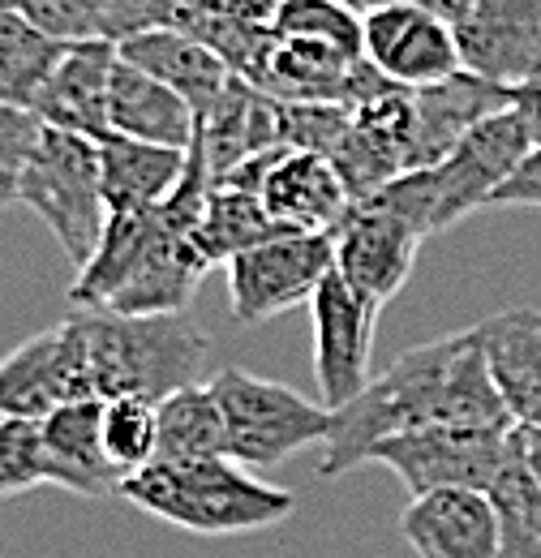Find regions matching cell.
<instances>
[{
	"label": "cell",
	"mask_w": 541,
	"mask_h": 558,
	"mask_svg": "<svg viewBox=\"0 0 541 558\" xmlns=\"http://www.w3.org/2000/svg\"><path fill=\"white\" fill-rule=\"evenodd\" d=\"M425 425H469V429L516 425L494 387L477 327L408 349L378 378H370L352 404L336 409L332 438L323 442L318 477L361 469L370 464V451L383 438Z\"/></svg>",
	"instance_id": "1"
},
{
	"label": "cell",
	"mask_w": 541,
	"mask_h": 558,
	"mask_svg": "<svg viewBox=\"0 0 541 558\" xmlns=\"http://www.w3.org/2000/svg\"><path fill=\"white\" fill-rule=\"evenodd\" d=\"M117 498L199 537L259 533V529H275L279 520L297 511L288 489L259 482L254 473H245V464L228 456L151 460L146 469H137L121 482Z\"/></svg>",
	"instance_id": "2"
},
{
	"label": "cell",
	"mask_w": 541,
	"mask_h": 558,
	"mask_svg": "<svg viewBox=\"0 0 541 558\" xmlns=\"http://www.w3.org/2000/svg\"><path fill=\"white\" fill-rule=\"evenodd\" d=\"M95 400H146L159 404L172 391L199 383L211 340L190 314H112L77 310Z\"/></svg>",
	"instance_id": "3"
},
{
	"label": "cell",
	"mask_w": 541,
	"mask_h": 558,
	"mask_svg": "<svg viewBox=\"0 0 541 558\" xmlns=\"http://www.w3.org/2000/svg\"><path fill=\"white\" fill-rule=\"evenodd\" d=\"M529 150H533L529 117L520 112V104H512L485 117L447 159L387 181L370 198L408 219L421 236H434L460 223L465 215H473L477 207H490L494 190L516 172V163Z\"/></svg>",
	"instance_id": "4"
},
{
	"label": "cell",
	"mask_w": 541,
	"mask_h": 558,
	"mask_svg": "<svg viewBox=\"0 0 541 558\" xmlns=\"http://www.w3.org/2000/svg\"><path fill=\"white\" fill-rule=\"evenodd\" d=\"M17 203L44 219V228L57 236V245L65 250L73 267H86L108 223L95 142L44 125V134L22 168Z\"/></svg>",
	"instance_id": "5"
},
{
	"label": "cell",
	"mask_w": 541,
	"mask_h": 558,
	"mask_svg": "<svg viewBox=\"0 0 541 558\" xmlns=\"http://www.w3.org/2000/svg\"><path fill=\"white\" fill-rule=\"evenodd\" d=\"M215 400L224 409L228 429V460L245 469H270L305 447H323L332 438L336 413L327 404H314L297 396L292 387H279L267 378H254L237 365L219 369L211 378Z\"/></svg>",
	"instance_id": "6"
},
{
	"label": "cell",
	"mask_w": 541,
	"mask_h": 558,
	"mask_svg": "<svg viewBox=\"0 0 541 558\" xmlns=\"http://www.w3.org/2000/svg\"><path fill=\"white\" fill-rule=\"evenodd\" d=\"M520 438L512 429H469V425H425L396 438H383L370 451V464L392 469L408 494L430 489H485L516 460Z\"/></svg>",
	"instance_id": "7"
},
{
	"label": "cell",
	"mask_w": 541,
	"mask_h": 558,
	"mask_svg": "<svg viewBox=\"0 0 541 558\" xmlns=\"http://www.w3.org/2000/svg\"><path fill=\"white\" fill-rule=\"evenodd\" d=\"M336 271L332 232H284L228 263V301L237 323H267L275 314L314 301L318 283Z\"/></svg>",
	"instance_id": "8"
},
{
	"label": "cell",
	"mask_w": 541,
	"mask_h": 558,
	"mask_svg": "<svg viewBox=\"0 0 541 558\" xmlns=\"http://www.w3.org/2000/svg\"><path fill=\"white\" fill-rule=\"evenodd\" d=\"M73 400H95L91 352L77 310L0 361V417L44 421Z\"/></svg>",
	"instance_id": "9"
},
{
	"label": "cell",
	"mask_w": 541,
	"mask_h": 558,
	"mask_svg": "<svg viewBox=\"0 0 541 558\" xmlns=\"http://www.w3.org/2000/svg\"><path fill=\"white\" fill-rule=\"evenodd\" d=\"M361 48L365 61L396 86H430L460 73L456 31L421 9L417 0H387L361 13Z\"/></svg>",
	"instance_id": "10"
},
{
	"label": "cell",
	"mask_w": 541,
	"mask_h": 558,
	"mask_svg": "<svg viewBox=\"0 0 541 558\" xmlns=\"http://www.w3.org/2000/svg\"><path fill=\"white\" fill-rule=\"evenodd\" d=\"M332 241H336L339 279L357 296H365L374 310H383L408 283L417 250H421L425 236L408 219H400L396 210H387L374 198H361L344 215V223L332 232Z\"/></svg>",
	"instance_id": "11"
},
{
	"label": "cell",
	"mask_w": 541,
	"mask_h": 558,
	"mask_svg": "<svg viewBox=\"0 0 541 558\" xmlns=\"http://www.w3.org/2000/svg\"><path fill=\"white\" fill-rule=\"evenodd\" d=\"M310 310H314V374L327 409L336 413L344 404H352L370 383V349H374V327L383 310L357 296L339 279V271L318 283Z\"/></svg>",
	"instance_id": "12"
},
{
	"label": "cell",
	"mask_w": 541,
	"mask_h": 558,
	"mask_svg": "<svg viewBox=\"0 0 541 558\" xmlns=\"http://www.w3.org/2000/svg\"><path fill=\"white\" fill-rule=\"evenodd\" d=\"M452 31L460 65L477 77L507 90L541 77V0H477Z\"/></svg>",
	"instance_id": "13"
},
{
	"label": "cell",
	"mask_w": 541,
	"mask_h": 558,
	"mask_svg": "<svg viewBox=\"0 0 541 558\" xmlns=\"http://www.w3.org/2000/svg\"><path fill=\"white\" fill-rule=\"evenodd\" d=\"M263 207L288 232H336L344 215L352 210V194L336 172V163L318 150H275L263 181H259Z\"/></svg>",
	"instance_id": "14"
},
{
	"label": "cell",
	"mask_w": 541,
	"mask_h": 558,
	"mask_svg": "<svg viewBox=\"0 0 541 558\" xmlns=\"http://www.w3.org/2000/svg\"><path fill=\"white\" fill-rule=\"evenodd\" d=\"M112 70H117V44L112 39L69 44L31 112L48 130H65L77 138L99 142L104 134H112V125H108Z\"/></svg>",
	"instance_id": "15"
},
{
	"label": "cell",
	"mask_w": 541,
	"mask_h": 558,
	"mask_svg": "<svg viewBox=\"0 0 541 558\" xmlns=\"http://www.w3.org/2000/svg\"><path fill=\"white\" fill-rule=\"evenodd\" d=\"M512 104H516V90L494 86L469 70L452 73L443 82H430V86H417L412 90V117H417L412 172L447 159L485 117H494Z\"/></svg>",
	"instance_id": "16"
},
{
	"label": "cell",
	"mask_w": 541,
	"mask_h": 558,
	"mask_svg": "<svg viewBox=\"0 0 541 558\" xmlns=\"http://www.w3.org/2000/svg\"><path fill=\"white\" fill-rule=\"evenodd\" d=\"M400 533L421 558H498V520L481 489H430L400 515Z\"/></svg>",
	"instance_id": "17"
},
{
	"label": "cell",
	"mask_w": 541,
	"mask_h": 558,
	"mask_svg": "<svg viewBox=\"0 0 541 558\" xmlns=\"http://www.w3.org/2000/svg\"><path fill=\"white\" fill-rule=\"evenodd\" d=\"M117 57L137 65L142 73H151L168 90H177L194 108L199 121L224 99V90L237 77V70L215 48H206L203 39H194L185 31H142V35H130V39L117 44Z\"/></svg>",
	"instance_id": "18"
},
{
	"label": "cell",
	"mask_w": 541,
	"mask_h": 558,
	"mask_svg": "<svg viewBox=\"0 0 541 558\" xmlns=\"http://www.w3.org/2000/svg\"><path fill=\"white\" fill-rule=\"evenodd\" d=\"M39 434L52 464V486L82 498H108L121 489L125 477L104 447V400H73L52 409L39 421Z\"/></svg>",
	"instance_id": "19"
},
{
	"label": "cell",
	"mask_w": 541,
	"mask_h": 558,
	"mask_svg": "<svg viewBox=\"0 0 541 558\" xmlns=\"http://www.w3.org/2000/svg\"><path fill=\"white\" fill-rule=\"evenodd\" d=\"M494 387L516 425L541 429V310H503L477 323Z\"/></svg>",
	"instance_id": "20"
},
{
	"label": "cell",
	"mask_w": 541,
	"mask_h": 558,
	"mask_svg": "<svg viewBox=\"0 0 541 558\" xmlns=\"http://www.w3.org/2000/svg\"><path fill=\"white\" fill-rule=\"evenodd\" d=\"M199 146L211 181H224L237 163L279 146V99H270L267 90L237 73L224 99L199 121Z\"/></svg>",
	"instance_id": "21"
},
{
	"label": "cell",
	"mask_w": 541,
	"mask_h": 558,
	"mask_svg": "<svg viewBox=\"0 0 541 558\" xmlns=\"http://www.w3.org/2000/svg\"><path fill=\"white\" fill-rule=\"evenodd\" d=\"M99 150V190L108 215H134V210L159 207L185 177L190 150L177 146H151V142L104 134L95 142Z\"/></svg>",
	"instance_id": "22"
},
{
	"label": "cell",
	"mask_w": 541,
	"mask_h": 558,
	"mask_svg": "<svg viewBox=\"0 0 541 558\" xmlns=\"http://www.w3.org/2000/svg\"><path fill=\"white\" fill-rule=\"evenodd\" d=\"M108 125L121 138L151 142V146H177V150H190L199 138L194 108L177 90H168L164 82H155L151 73H142L121 57H117V70H112Z\"/></svg>",
	"instance_id": "23"
},
{
	"label": "cell",
	"mask_w": 541,
	"mask_h": 558,
	"mask_svg": "<svg viewBox=\"0 0 541 558\" xmlns=\"http://www.w3.org/2000/svg\"><path fill=\"white\" fill-rule=\"evenodd\" d=\"M151 236H155V207L134 210V215H108L95 254L86 258V267H77V279L69 288V305L73 310H108V301L125 288V279L134 276V267L142 263Z\"/></svg>",
	"instance_id": "24"
},
{
	"label": "cell",
	"mask_w": 541,
	"mask_h": 558,
	"mask_svg": "<svg viewBox=\"0 0 541 558\" xmlns=\"http://www.w3.org/2000/svg\"><path fill=\"white\" fill-rule=\"evenodd\" d=\"M288 228L263 207L259 194H245V190H228V185H211L206 194L203 219L194 228V241L206 254L211 267L219 263H232L237 254L263 245L270 236H284Z\"/></svg>",
	"instance_id": "25"
},
{
	"label": "cell",
	"mask_w": 541,
	"mask_h": 558,
	"mask_svg": "<svg viewBox=\"0 0 541 558\" xmlns=\"http://www.w3.org/2000/svg\"><path fill=\"white\" fill-rule=\"evenodd\" d=\"M159 421V451L155 460H211L228 451L224 409L211 383H190L155 404Z\"/></svg>",
	"instance_id": "26"
},
{
	"label": "cell",
	"mask_w": 541,
	"mask_h": 558,
	"mask_svg": "<svg viewBox=\"0 0 541 558\" xmlns=\"http://www.w3.org/2000/svg\"><path fill=\"white\" fill-rule=\"evenodd\" d=\"M65 48L69 44H57L44 31H35L17 9L0 13V104L35 108Z\"/></svg>",
	"instance_id": "27"
},
{
	"label": "cell",
	"mask_w": 541,
	"mask_h": 558,
	"mask_svg": "<svg viewBox=\"0 0 541 558\" xmlns=\"http://www.w3.org/2000/svg\"><path fill=\"white\" fill-rule=\"evenodd\" d=\"M485 494L498 520V558H541V486L520 451Z\"/></svg>",
	"instance_id": "28"
},
{
	"label": "cell",
	"mask_w": 541,
	"mask_h": 558,
	"mask_svg": "<svg viewBox=\"0 0 541 558\" xmlns=\"http://www.w3.org/2000/svg\"><path fill=\"white\" fill-rule=\"evenodd\" d=\"M270 39H310L348 57H365L361 48V9L348 0H275L270 4Z\"/></svg>",
	"instance_id": "29"
},
{
	"label": "cell",
	"mask_w": 541,
	"mask_h": 558,
	"mask_svg": "<svg viewBox=\"0 0 541 558\" xmlns=\"http://www.w3.org/2000/svg\"><path fill=\"white\" fill-rule=\"evenodd\" d=\"M104 447H108V460L121 469V477L146 469L155 460V451H159L155 404H146V400H112V404H104Z\"/></svg>",
	"instance_id": "30"
},
{
	"label": "cell",
	"mask_w": 541,
	"mask_h": 558,
	"mask_svg": "<svg viewBox=\"0 0 541 558\" xmlns=\"http://www.w3.org/2000/svg\"><path fill=\"white\" fill-rule=\"evenodd\" d=\"M52 486V464L44 451L39 421L0 417V498Z\"/></svg>",
	"instance_id": "31"
},
{
	"label": "cell",
	"mask_w": 541,
	"mask_h": 558,
	"mask_svg": "<svg viewBox=\"0 0 541 558\" xmlns=\"http://www.w3.org/2000/svg\"><path fill=\"white\" fill-rule=\"evenodd\" d=\"M112 0H17V13L57 44L104 39V13Z\"/></svg>",
	"instance_id": "32"
},
{
	"label": "cell",
	"mask_w": 541,
	"mask_h": 558,
	"mask_svg": "<svg viewBox=\"0 0 541 558\" xmlns=\"http://www.w3.org/2000/svg\"><path fill=\"white\" fill-rule=\"evenodd\" d=\"M39 134H44V121L31 108L0 104V207L17 203V181H22V168H26Z\"/></svg>",
	"instance_id": "33"
},
{
	"label": "cell",
	"mask_w": 541,
	"mask_h": 558,
	"mask_svg": "<svg viewBox=\"0 0 541 558\" xmlns=\"http://www.w3.org/2000/svg\"><path fill=\"white\" fill-rule=\"evenodd\" d=\"M490 207H541V146L516 163V172L494 190Z\"/></svg>",
	"instance_id": "34"
},
{
	"label": "cell",
	"mask_w": 541,
	"mask_h": 558,
	"mask_svg": "<svg viewBox=\"0 0 541 558\" xmlns=\"http://www.w3.org/2000/svg\"><path fill=\"white\" fill-rule=\"evenodd\" d=\"M516 104H520V112L529 117V134H533V146H541V77L516 90Z\"/></svg>",
	"instance_id": "35"
},
{
	"label": "cell",
	"mask_w": 541,
	"mask_h": 558,
	"mask_svg": "<svg viewBox=\"0 0 541 558\" xmlns=\"http://www.w3.org/2000/svg\"><path fill=\"white\" fill-rule=\"evenodd\" d=\"M421 9H430L434 17H443L447 26H460L469 13H473V4L477 0H417Z\"/></svg>",
	"instance_id": "36"
},
{
	"label": "cell",
	"mask_w": 541,
	"mask_h": 558,
	"mask_svg": "<svg viewBox=\"0 0 541 558\" xmlns=\"http://www.w3.org/2000/svg\"><path fill=\"white\" fill-rule=\"evenodd\" d=\"M516 434H520V456H525L529 473L538 477V486H541V429H533V425H516Z\"/></svg>",
	"instance_id": "37"
},
{
	"label": "cell",
	"mask_w": 541,
	"mask_h": 558,
	"mask_svg": "<svg viewBox=\"0 0 541 558\" xmlns=\"http://www.w3.org/2000/svg\"><path fill=\"white\" fill-rule=\"evenodd\" d=\"M348 4H352V9H361V13H365V9H374V4H387V0H348Z\"/></svg>",
	"instance_id": "38"
},
{
	"label": "cell",
	"mask_w": 541,
	"mask_h": 558,
	"mask_svg": "<svg viewBox=\"0 0 541 558\" xmlns=\"http://www.w3.org/2000/svg\"><path fill=\"white\" fill-rule=\"evenodd\" d=\"M9 9H17V0H0V13H9Z\"/></svg>",
	"instance_id": "39"
},
{
	"label": "cell",
	"mask_w": 541,
	"mask_h": 558,
	"mask_svg": "<svg viewBox=\"0 0 541 558\" xmlns=\"http://www.w3.org/2000/svg\"><path fill=\"white\" fill-rule=\"evenodd\" d=\"M267 4H275V0H267Z\"/></svg>",
	"instance_id": "40"
}]
</instances>
